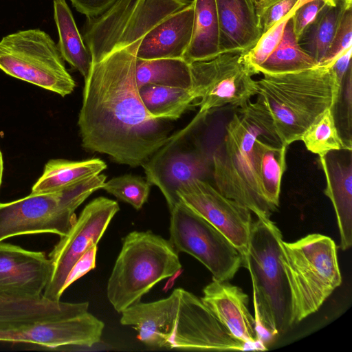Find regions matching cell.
Here are the masks:
<instances>
[{
  "label": "cell",
  "mask_w": 352,
  "mask_h": 352,
  "mask_svg": "<svg viewBox=\"0 0 352 352\" xmlns=\"http://www.w3.org/2000/svg\"><path fill=\"white\" fill-rule=\"evenodd\" d=\"M142 39L91 60L78 120L85 149L131 167L142 166L170 139L164 120L153 117L140 96L135 63Z\"/></svg>",
  "instance_id": "obj_1"
},
{
  "label": "cell",
  "mask_w": 352,
  "mask_h": 352,
  "mask_svg": "<svg viewBox=\"0 0 352 352\" xmlns=\"http://www.w3.org/2000/svg\"><path fill=\"white\" fill-rule=\"evenodd\" d=\"M120 323L151 348L198 351H256L234 338L201 298L176 288L166 298L137 302L122 313Z\"/></svg>",
  "instance_id": "obj_2"
},
{
  "label": "cell",
  "mask_w": 352,
  "mask_h": 352,
  "mask_svg": "<svg viewBox=\"0 0 352 352\" xmlns=\"http://www.w3.org/2000/svg\"><path fill=\"white\" fill-rule=\"evenodd\" d=\"M331 67L268 75L256 81V102L269 114L281 143L300 140L308 126L341 96Z\"/></svg>",
  "instance_id": "obj_3"
},
{
  "label": "cell",
  "mask_w": 352,
  "mask_h": 352,
  "mask_svg": "<svg viewBox=\"0 0 352 352\" xmlns=\"http://www.w3.org/2000/svg\"><path fill=\"white\" fill-rule=\"evenodd\" d=\"M282 234L270 218L252 223L248 249L241 260L252 283L254 318L259 336L266 339L285 332L289 326V298L280 261Z\"/></svg>",
  "instance_id": "obj_4"
},
{
  "label": "cell",
  "mask_w": 352,
  "mask_h": 352,
  "mask_svg": "<svg viewBox=\"0 0 352 352\" xmlns=\"http://www.w3.org/2000/svg\"><path fill=\"white\" fill-rule=\"evenodd\" d=\"M289 298V326L317 311L342 283L337 247L329 236L308 234L280 244Z\"/></svg>",
  "instance_id": "obj_5"
},
{
  "label": "cell",
  "mask_w": 352,
  "mask_h": 352,
  "mask_svg": "<svg viewBox=\"0 0 352 352\" xmlns=\"http://www.w3.org/2000/svg\"><path fill=\"white\" fill-rule=\"evenodd\" d=\"M182 267L178 252L169 240L151 231H133L123 239L108 280L107 298L121 314Z\"/></svg>",
  "instance_id": "obj_6"
},
{
  "label": "cell",
  "mask_w": 352,
  "mask_h": 352,
  "mask_svg": "<svg viewBox=\"0 0 352 352\" xmlns=\"http://www.w3.org/2000/svg\"><path fill=\"white\" fill-rule=\"evenodd\" d=\"M263 131L248 118L234 113L223 142L212 159L216 188L248 208L257 217L270 218L276 209L264 197L259 184L254 142Z\"/></svg>",
  "instance_id": "obj_7"
},
{
  "label": "cell",
  "mask_w": 352,
  "mask_h": 352,
  "mask_svg": "<svg viewBox=\"0 0 352 352\" xmlns=\"http://www.w3.org/2000/svg\"><path fill=\"white\" fill-rule=\"evenodd\" d=\"M107 177L99 174L63 188L0 203V242L24 234L65 235L76 219V210Z\"/></svg>",
  "instance_id": "obj_8"
},
{
  "label": "cell",
  "mask_w": 352,
  "mask_h": 352,
  "mask_svg": "<svg viewBox=\"0 0 352 352\" xmlns=\"http://www.w3.org/2000/svg\"><path fill=\"white\" fill-rule=\"evenodd\" d=\"M192 0H118L100 15L87 19L82 39L91 60L142 39L151 29Z\"/></svg>",
  "instance_id": "obj_9"
},
{
  "label": "cell",
  "mask_w": 352,
  "mask_h": 352,
  "mask_svg": "<svg viewBox=\"0 0 352 352\" xmlns=\"http://www.w3.org/2000/svg\"><path fill=\"white\" fill-rule=\"evenodd\" d=\"M0 69L62 97L72 93L76 87L57 45L39 29L21 30L2 38Z\"/></svg>",
  "instance_id": "obj_10"
},
{
  "label": "cell",
  "mask_w": 352,
  "mask_h": 352,
  "mask_svg": "<svg viewBox=\"0 0 352 352\" xmlns=\"http://www.w3.org/2000/svg\"><path fill=\"white\" fill-rule=\"evenodd\" d=\"M191 91L199 101L197 116L177 135L184 137L215 110L243 108L256 94V81L243 63L241 53H223L208 60L190 64Z\"/></svg>",
  "instance_id": "obj_11"
},
{
  "label": "cell",
  "mask_w": 352,
  "mask_h": 352,
  "mask_svg": "<svg viewBox=\"0 0 352 352\" xmlns=\"http://www.w3.org/2000/svg\"><path fill=\"white\" fill-rule=\"evenodd\" d=\"M170 212L169 241L175 250L201 262L212 280H231L241 267V254L233 244L182 200Z\"/></svg>",
  "instance_id": "obj_12"
},
{
  "label": "cell",
  "mask_w": 352,
  "mask_h": 352,
  "mask_svg": "<svg viewBox=\"0 0 352 352\" xmlns=\"http://www.w3.org/2000/svg\"><path fill=\"white\" fill-rule=\"evenodd\" d=\"M120 207L117 201L99 197L85 206L68 232L60 236L48 254L52 272L43 296L60 300L63 285L72 267L82 255L98 243Z\"/></svg>",
  "instance_id": "obj_13"
},
{
  "label": "cell",
  "mask_w": 352,
  "mask_h": 352,
  "mask_svg": "<svg viewBox=\"0 0 352 352\" xmlns=\"http://www.w3.org/2000/svg\"><path fill=\"white\" fill-rule=\"evenodd\" d=\"M179 199L198 213L237 249L241 260L246 256L252 226V212L222 195L208 182L193 179L177 192Z\"/></svg>",
  "instance_id": "obj_14"
},
{
  "label": "cell",
  "mask_w": 352,
  "mask_h": 352,
  "mask_svg": "<svg viewBox=\"0 0 352 352\" xmlns=\"http://www.w3.org/2000/svg\"><path fill=\"white\" fill-rule=\"evenodd\" d=\"M146 181L159 188L168 209L181 200L177 190L188 181L206 176L208 167L201 153L182 144V139H172L156 151L142 166Z\"/></svg>",
  "instance_id": "obj_15"
},
{
  "label": "cell",
  "mask_w": 352,
  "mask_h": 352,
  "mask_svg": "<svg viewBox=\"0 0 352 352\" xmlns=\"http://www.w3.org/2000/svg\"><path fill=\"white\" fill-rule=\"evenodd\" d=\"M52 272L45 252L0 242V298H41Z\"/></svg>",
  "instance_id": "obj_16"
},
{
  "label": "cell",
  "mask_w": 352,
  "mask_h": 352,
  "mask_svg": "<svg viewBox=\"0 0 352 352\" xmlns=\"http://www.w3.org/2000/svg\"><path fill=\"white\" fill-rule=\"evenodd\" d=\"M104 327L102 320L87 311L0 333V342L34 344L47 348L91 347L100 342Z\"/></svg>",
  "instance_id": "obj_17"
},
{
  "label": "cell",
  "mask_w": 352,
  "mask_h": 352,
  "mask_svg": "<svg viewBox=\"0 0 352 352\" xmlns=\"http://www.w3.org/2000/svg\"><path fill=\"white\" fill-rule=\"evenodd\" d=\"M201 299L234 338L256 351L267 349L249 310V297L240 287L226 280H212L204 288Z\"/></svg>",
  "instance_id": "obj_18"
},
{
  "label": "cell",
  "mask_w": 352,
  "mask_h": 352,
  "mask_svg": "<svg viewBox=\"0 0 352 352\" xmlns=\"http://www.w3.org/2000/svg\"><path fill=\"white\" fill-rule=\"evenodd\" d=\"M194 3L170 15L151 29L141 40L136 56L151 60L183 58L192 34Z\"/></svg>",
  "instance_id": "obj_19"
},
{
  "label": "cell",
  "mask_w": 352,
  "mask_h": 352,
  "mask_svg": "<svg viewBox=\"0 0 352 352\" xmlns=\"http://www.w3.org/2000/svg\"><path fill=\"white\" fill-rule=\"evenodd\" d=\"M223 53H244L262 35L252 0H215Z\"/></svg>",
  "instance_id": "obj_20"
},
{
  "label": "cell",
  "mask_w": 352,
  "mask_h": 352,
  "mask_svg": "<svg viewBox=\"0 0 352 352\" xmlns=\"http://www.w3.org/2000/svg\"><path fill=\"white\" fill-rule=\"evenodd\" d=\"M89 302L37 299L0 298V333L17 330L37 322L76 316L88 311Z\"/></svg>",
  "instance_id": "obj_21"
},
{
  "label": "cell",
  "mask_w": 352,
  "mask_h": 352,
  "mask_svg": "<svg viewBox=\"0 0 352 352\" xmlns=\"http://www.w3.org/2000/svg\"><path fill=\"white\" fill-rule=\"evenodd\" d=\"M326 177L324 194L333 206L340 237V247L346 250L352 245V164L344 162L328 153L320 156Z\"/></svg>",
  "instance_id": "obj_22"
},
{
  "label": "cell",
  "mask_w": 352,
  "mask_h": 352,
  "mask_svg": "<svg viewBox=\"0 0 352 352\" xmlns=\"http://www.w3.org/2000/svg\"><path fill=\"white\" fill-rule=\"evenodd\" d=\"M194 22L190 44L183 59L188 63L208 60L221 54L215 0H193Z\"/></svg>",
  "instance_id": "obj_23"
},
{
  "label": "cell",
  "mask_w": 352,
  "mask_h": 352,
  "mask_svg": "<svg viewBox=\"0 0 352 352\" xmlns=\"http://www.w3.org/2000/svg\"><path fill=\"white\" fill-rule=\"evenodd\" d=\"M352 0H335L321 10L298 39L300 47L320 65L324 60L345 10Z\"/></svg>",
  "instance_id": "obj_24"
},
{
  "label": "cell",
  "mask_w": 352,
  "mask_h": 352,
  "mask_svg": "<svg viewBox=\"0 0 352 352\" xmlns=\"http://www.w3.org/2000/svg\"><path fill=\"white\" fill-rule=\"evenodd\" d=\"M106 168V163L99 158L81 161L50 160L45 164L41 176L32 187L31 193L53 191L93 177Z\"/></svg>",
  "instance_id": "obj_25"
},
{
  "label": "cell",
  "mask_w": 352,
  "mask_h": 352,
  "mask_svg": "<svg viewBox=\"0 0 352 352\" xmlns=\"http://www.w3.org/2000/svg\"><path fill=\"white\" fill-rule=\"evenodd\" d=\"M54 18L58 33V48L64 60L85 78L91 66V56L76 25L65 0H53Z\"/></svg>",
  "instance_id": "obj_26"
},
{
  "label": "cell",
  "mask_w": 352,
  "mask_h": 352,
  "mask_svg": "<svg viewBox=\"0 0 352 352\" xmlns=\"http://www.w3.org/2000/svg\"><path fill=\"white\" fill-rule=\"evenodd\" d=\"M287 147L271 144L261 137L254 142L260 187L267 201L276 210L279 206L281 180L286 169Z\"/></svg>",
  "instance_id": "obj_27"
},
{
  "label": "cell",
  "mask_w": 352,
  "mask_h": 352,
  "mask_svg": "<svg viewBox=\"0 0 352 352\" xmlns=\"http://www.w3.org/2000/svg\"><path fill=\"white\" fill-rule=\"evenodd\" d=\"M135 79L138 88L145 85H162L190 89V64L183 58L151 60L136 58Z\"/></svg>",
  "instance_id": "obj_28"
},
{
  "label": "cell",
  "mask_w": 352,
  "mask_h": 352,
  "mask_svg": "<svg viewBox=\"0 0 352 352\" xmlns=\"http://www.w3.org/2000/svg\"><path fill=\"white\" fill-rule=\"evenodd\" d=\"M318 66L315 60L299 45L291 18L286 24L278 45L256 69V74H284L299 72Z\"/></svg>",
  "instance_id": "obj_29"
},
{
  "label": "cell",
  "mask_w": 352,
  "mask_h": 352,
  "mask_svg": "<svg viewBox=\"0 0 352 352\" xmlns=\"http://www.w3.org/2000/svg\"><path fill=\"white\" fill-rule=\"evenodd\" d=\"M140 98L148 112L161 120H177L195 100L190 89L145 85L139 89Z\"/></svg>",
  "instance_id": "obj_30"
},
{
  "label": "cell",
  "mask_w": 352,
  "mask_h": 352,
  "mask_svg": "<svg viewBox=\"0 0 352 352\" xmlns=\"http://www.w3.org/2000/svg\"><path fill=\"white\" fill-rule=\"evenodd\" d=\"M300 140L308 151L319 157L335 151H351V146L344 142L338 132L333 108L327 109L318 116L302 133Z\"/></svg>",
  "instance_id": "obj_31"
},
{
  "label": "cell",
  "mask_w": 352,
  "mask_h": 352,
  "mask_svg": "<svg viewBox=\"0 0 352 352\" xmlns=\"http://www.w3.org/2000/svg\"><path fill=\"white\" fill-rule=\"evenodd\" d=\"M102 188L140 210L147 201L151 184L141 177L126 174L105 182Z\"/></svg>",
  "instance_id": "obj_32"
},
{
  "label": "cell",
  "mask_w": 352,
  "mask_h": 352,
  "mask_svg": "<svg viewBox=\"0 0 352 352\" xmlns=\"http://www.w3.org/2000/svg\"><path fill=\"white\" fill-rule=\"evenodd\" d=\"M299 7V6H298ZM297 7L284 18L263 33L257 43L249 50L241 53L243 63L253 75L256 69L270 56L280 42L288 21L292 18Z\"/></svg>",
  "instance_id": "obj_33"
},
{
  "label": "cell",
  "mask_w": 352,
  "mask_h": 352,
  "mask_svg": "<svg viewBox=\"0 0 352 352\" xmlns=\"http://www.w3.org/2000/svg\"><path fill=\"white\" fill-rule=\"evenodd\" d=\"M309 0H263L256 4V12L262 34L291 11Z\"/></svg>",
  "instance_id": "obj_34"
},
{
  "label": "cell",
  "mask_w": 352,
  "mask_h": 352,
  "mask_svg": "<svg viewBox=\"0 0 352 352\" xmlns=\"http://www.w3.org/2000/svg\"><path fill=\"white\" fill-rule=\"evenodd\" d=\"M352 47V6L344 12L327 54L320 65L330 67L346 50Z\"/></svg>",
  "instance_id": "obj_35"
},
{
  "label": "cell",
  "mask_w": 352,
  "mask_h": 352,
  "mask_svg": "<svg viewBox=\"0 0 352 352\" xmlns=\"http://www.w3.org/2000/svg\"><path fill=\"white\" fill-rule=\"evenodd\" d=\"M335 0H309L300 5L294 12L292 20L294 34L297 38L314 21L321 10L328 3Z\"/></svg>",
  "instance_id": "obj_36"
},
{
  "label": "cell",
  "mask_w": 352,
  "mask_h": 352,
  "mask_svg": "<svg viewBox=\"0 0 352 352\" xmlns=\"http://www.w3.org/2000/svg\"><path fill=\"white\" fill-rule=\"evenodd\" d=\"M97 250V245H93L76 262L67 276L63 288V292L73 283L96 267Z\"/></svg>",
  "instance_id": "obj_37"
},
{
  "label": "cell",
  "mask_w": 352,
  "mask_h": 352,
  "mask_svg": "<svg viewBox=\"0 0 352 352\" xmlns=\"http://www.w3.org/2000/svg\"><path fill=\"white\" fill-rule=\"evenodd\" d=\"M76 10L87 19L96 17L106 11L118 0H69Z\"/></svg>",
  "instance_id": "obj_38"
},
{
  "label": "cell",
  "mask_w": 352,
  "mask_h": 352,
  "mask_svg": "<svg viewBox=\"0 0 352 352\" xmlns=\"http://www.w3.org/2000/svg\"><path fill=\"white\" fill-rule=\"evenodd\" d=\"M352 47H350L338 56L330 66L338 87L342 91L343 82L346 73L351 65Z\"/></svg>",
  "instance_id": "obj_39"
},
{
  "label": "cell",
  "mask_w": 352,
  "mask_h": 352,
  "mask_svg": "<svg viewBox=\"0 0 352 352\" xmlns=\"http://www.w3.org/2000/svg\"><path fill=\"white\" fill-rule=\"evenodd\" d=\"M3 171V161L2 153L0 150V186H1V180H2Z\"/></svg>",
  "instance_id": "obj_40"
},
{
  "label": "cell",
  "mask_w": 352,
  "mask_h": 352,
  "mask_svg": "<svg viewBox=\"0 0 352 352\" xmlns=\"http://www.w3.org/2000/svg\"><path fill=\"white\" fill-rule=\"evenodd\" d=\"M252 1L254 3V4L256 6V4H257L258 3H259L260 1H261L263 0H252Z\"/></svg>",
  "instance_id": "obj_41"
}]
</instances>
